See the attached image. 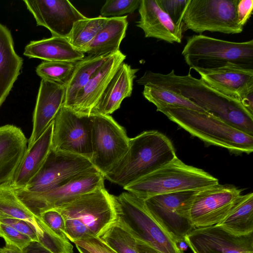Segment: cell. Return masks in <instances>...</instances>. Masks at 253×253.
<instances>
[{
  "label": "cell",
  "mask_w": 253,
  "mask_h": 253,
  "mask_svg": "<svg viewBox=\"0 0 253 253\" xmlns=\"http://www.w3.org/2000/svg\"><path fill=\"white\" fill-rule=\"evenodd\" d=\"M136 82L176 93L207 113L253 136V114L239 100L219 92L201 79L194 77L190 72L186 75H177L174 70L167 74L146 71Z\"/></svg>",
  "instance_id": "obj_1"
},
{
  "label": "cell",
  "mask_w": 253,
  "mask_h": 253,
  "mask_svg": "<svg viewBox=\"0 0 253 253\" xmlns=\"http://www.w3.org/2000/svg\"><path fill=\"white\" fill-rule=\"evenodd\" d=\"M177 156L169 139L155 130L129 138L127 152L104 178L123 188L167 165Z\"/></svg>",
  "instance_id": "obj_2"
},
{
  "label": "cell",
  "mask_w": 253,
  "mask_h": 253,
  "mask_svg": "<svg viewBox=\"0 0 253 253\" xmlns=\"http://www.w3.org/2000/svg\"><path fill=\"white\" fill-rule=\"evenodd\" d=\"M53 210L63 216L66 237L72 242L98 237L116 220L111 194L105 187L81 195Z\"/></svg>",
  "instance_id": "obj_3"
},
{
  "label": "cell",
  "mask_w": 253,
  "mask_h": 253,
  "mask_svg": "<svg viewBox=\"0 0 253 253\" xmlns=\"http://www.w3.org/2000/svg\"><path fill=\"white\" fill-rule=\"evenodd\" d=\"M157 111L207 144L237 154L253 152V136L208 113L181 108H164Z\"/></svg>",
  "instance_id": "obj_4"
},
{
  "label": "cell",
  "mask_w": 253,
  "mask_h": 253,
  "mask_svg": "<svg viewBox=\"0 0 253 253\" xmlns=\"http://www.w3.org/2000/svg\"><path fill=\"white\" fill-rule=\"evenodd\" d=\"M182 55L190 69L194 70L229 66L253 69V40L233 42L194 35L187 38Z\"/></svg>",
  "instance_id": "obj_5"
},
{
  "label": "cell",
  "mask_w": 253,
  "mask_h": 253,
  "mask_svg": "<svg viewBox=\"0 0 253 253\" xmlns=\"http://www.w3.org/2000/svg\"><path fill=\"white\" fill-rule=\"evenodd\" d=\"M219 183L202 169L185 164L177 157L156 171L123 188L144 200L169 193L201 190Z\"/></svg>",
  "instance_id": "obj_6"
},
{
  "label": "cell",
  "mask_w": 253,
  "mask_h": 253,
  "mask_svg": "<svg viewBox=\"0 0 253 253\" xmlns=\"http://www.w3.org/2000/svg\"><path fill=\"white\" fill-rule=\"evenodd\" d=\"M116 221L141 241L160 253H184L174 240L146 210L143 200L129 192L111 195Z\"/></svg>",
  "instance_id": "obj_7"
},
{
  "label": "cell",
  "mask_w": 253,
  "mask_h": 253,
  "mask_svg": "<svg viewBox=\"0 0 253 253\" xmlns=\"http://www.w3.org/2000/svg\"><path fill=\"white\" fill-rule=\"evenodd\" d=\"M104 176L95 167L67 179L58 186L43 192L14 189L16 195L36 215L55 209L83 194L104 187Z\"/></svg>",
  "instance_id": "obj_8"
},
{
  "label": "cell",
  "mask_w": 253,
  "mask_h": 253,
  "mask_svg": "<svg viewBox=\"0 0 253 253\" xmlns=\"http://www.w3.org/2000/svg\"><path fill=\"white\" fill-rule=\"evenodd\" d=\"M239 0H188L183 17L185 30L202 34L205 31L227 34L241 33L237 22Z\"/></svg>",
  "instance_id": "obj_9"
},
{
  "label": "cell",
  "mask_w": 253,
  "mask_h": 253,
  "mask_svg": "<svg viewBox=\"0 0 253 253\" xmlns=\"http://www.w3.org/2000/svg\"><path fill=\"white\" fill-rule=\"evenodd\" d=\"M198 190L184 191L155 195L143 201L151 216L177 245L195 228L190 218V208Z\"/></svg>",
  "instance_id": "obj_10"
},
{
  "label": "cell",
  "mask_w": 253,
  "mask_h": 253,
  "mask_svg": "<svg viewBox=\"0 0 253 253\" xmlns=\"http://www.w3.org/2000/svg\"><path fill=\"white\" fill-rule=\"evenodd\" d=\"M93 166L104 176L127 152L129 138L110 115L91 114Z\"/></svg>",
  "instance_id": "obj_11"
},
{
  "label": "cell",
  "mask_w": 253,
  "mask_h": 253,
  "mask_svg": "<svg viewBox=\"0 0 253 253\" xmlns=\"http://www.w3.org/2000/svg\"><path fill=\"white\" fill-rule=\"evenodd\" d=\"M53 121L51 149L90 160L92 156L91 115L78 113L63 105Z\"/></svg>",
  "instance_id": "obj_12"
},
{
  "label": "cell",
  "mask_w": 253,
  "mask_h": 253,
  "mask_svg": "<svg viewBox=\"0 0 253 253\" xmlns=\"http://www.w3.org/2000/svg\"><path fill=\"white\" fill-rule=\"evenodd\" d=\"M242 190L231 184L214 185L198 190L190 208L195 228L216 225L231 212L241 196Z\"/></svg>",
  "instance_id": "obj_13"
},
{
  "label": "cell",
  "mask_w": 253,
  "mask_h": 253,
  "mask_svg": "<svg viewBox=\"0 0 253 253\" xmlns=\"http://www.w3.org/2000/svg\"><path fill=\"white\" fill-rule=\"evenodd\" d=\"M93 167L86 158L51 148L41 168L23 189L32 192L45 191Z\"/></svg>",
  "instance_id": "obj_14"
},
{
  "label": "cell",
  "mask_w": 253,
  "mask_h": 253,
  "mask_svg": "<svg viewBox=\"0 0 253 253\" xmlns=\"http://www.w3.org/2000/svg\"><path fill=\"white\" fill-rule=\"evenodd\" d=\"M184 241L193 253H253V232L237 235L217 225L195 228Z\"/></svg>",
  "instance_id": "obj_15"
},
{
  "label": "cell",
  "mask_w": 253,
  "mask_h": 253,
  "mask_svg": "<svg viewBox=\"0 0 253 253\" xmlns=\"http://www.w3.org/2000/svg\"><path fill=\"white\" fill-rule=\"evenodd\" d=\"M37 26L47 28L52 37L67 38L74 23L86 18L67 0H24Z\"/></svg>",
  "instance_id": "obj_16"
},
{
  "label": "cell",
  "mask_w": 253,
  "mask_h": 253,
  "mask_svg": "<svg viewBox=\"0 0 253 253\" xmlns=\"http://www.w3.org/2000/svg\"><path fill=\"white\" fill-rule=\"evenodd\" d=\"M66 86L42 79L33 118V130L28 141L31 147L42 135L63 106Z\"/></svg>",
  "instance_id": "obj_17"
},
{
  "label": "cell",
  "mask_w": 253,
  "mask_h": 253,
  "mask_svg": "<svg viewBox=\"0 0 253 253\" xmlns=\"http://www.w3.org/2000/svg\"><path fill=\"white\" fill-rule=\"evenodd\" d=\"M126 55L120 50L110 54L80 91L70 107L80 114L90 115Z\"/></svg>",
  "instance_id": "obj_18"
},
{
  "label": "cell",
  "mask_w": 253,
  "mask_h": 253,
  "mask_svg": "<svg viewBox=\"0 0 253 253\" xmlns=\"http://www.w3.org/2000/svg\"><path fill=\"white\" fill-rule=\"evenodd\" d=\"M195 71L199 73L200 79L211 86L239 101L244 95L253 90V69L229 66Z\"/></svg>",
  "instance_id": "obj_19"
},
{
  "label": "cell",
  "mask_w": 253,
  "mask_h": 253,
  "mask_svg": "<svg viewBox=\"0 0 253 253\" xmlns=\"http://www.w3.org/2000/svg\"><path fill=\"white\" fill-rule=\"evenodd\" d=\"M138 12L140 19L136 26L145 38H153L170 43L181 42L183 28L175 25L159 6L157 0H141Z\"/></svg>",
  "instance_id": "obj_20"
},
{
  "label": "cell",
  "mask_w": 253,
  "mask_h": 253,
  "mask_svg": "<svg viewBox=\"0 0 253 253\" xmlns=\"http://www.w3.org/2000/svg\"><path fill=\"white\" fill-rule=\"evenodd\" d=\"M27 144L20 128L13 125L0 126V184L11 183Z\"/></svg>",
  "instance_id": "obj_21"
},
{
  "label": "cell",
  "mask_w": 253,
  "mask_h": 253,
  "mask_svg": "<svg viewBox=\"0 0 253 253\" xmlns=\"http://www.w3.org/2000/svg\"><path fill=\"white\" fill-rule=\"evenodd\" d=\"M138 69L123 62L119 66L90 114L110 115L120 108L123 100L131 95Z\"/></svg>",
  "instance_id": "obj_22"
},
{
  "label": "cell",
  "mask_w": 253,
  "mask_h": 253,
  "mask_svg": "<svg viewBox=\"0 0 253 253\" xmlns=\"http://www.w3.org/2000/svg\"><path fill=\"white\" fill-rule=\"evenodd\" d=\"M53 127V121L26 150L10 183L14 189L24 188L42 167L51 148Z\"/></svg>",
  "instance_id": "obj_23"
},
{
  "label": "cell",
  "mask_w": 253,
  "mask_h": 253,
  "mask_svg": "<svg viewBox=\"0 0 253 253\" xmlns=\"http://www.w3.org/2000/svg\"><path fill=\"white\" fill-rule=\"evenodd\" d=\"M23 54L29 58H38L45 61L76 62L85 54L75 48L67 38L52 37L30 42L25 47Z\"/></svg>",
  "instance_id": "obj_24"
},
{
  "label": "cell",
  "mask_w": 253,
  "mask_h": 253,
  "mask_svg": "<svg viewBox=\"0 0 253 253\" xmlns=\"http://www.w3.org/2000/svg\"><path fill=\"white\" fill-rule=\"evenodd\" d=\"M23 59L15 52L9 30L0 23V107L20 73Z\"/></svg>",
  "instance_id": "obj_25"
},
{
  "label": "cell",
  "mask_w": 253,
  "mask_h": 253,
  "mask_svg": "<svg viewBox=\"0 0 253 253\" xmlns=\"http://www.w3.org/2000/svg\"><path fill=\"white\" fill-rule=\"evenodd\" d=\"M127 16L109 18L105 25L82 50L89 55H109L120 50L128 26Z\"/></svg>",
  "instance_id": "obj_26"
},
{
  "label": "cell",
  "mask_w": 253,
  "mask_h": 253,
  "mask_svg": "<svg viewBox=\"0 0 253 253\" xmlns=\"http://www.w3.org/2000/svg\"><path fill=\"white\" fill-rule=\"evenodd\" d=\"M15 218L24 220L35 230L37 236L42 232L44 223L19 199L10 183L0 184V219Z\"/></svg>",
  "instance_id": "obj_27"
},
{
  "label": "cell",
  "mask_w": 253,
  "mask_h": 253,
  "mask_svg": "<svg viewBox=\"0 0 253 253\" xmlns=\"http://www.w3.org/2000/svg\"><path fill=\"white\" fill-rule=\"evenodd\" d=\"M85 56L75 62L72 74L66 85L63 105L70 107L80 91L87 84L95 72L110 55Z\"/></svg>",
  "instance_id": "obj_28"
},
{
  "label": "cell",
  "mask_w": 253,
  "mask_h": 253,
  "mask_svg": "<svg viewBox=\"0 0 253 253\" xmlns=\"http://www.w3.org/2000/svg\"><path fill=\"white\" fill-rule=\"evenodd\" d=\"M216 225L237 235L253 232V193L241 195L231 212Z\"/></svg>",
  "instance_id": "obj_29"
},
{
  "label": "cell",
  "mask_w": 253,
  "mask_h": 253,
  "mask_svg": "<svg viewBox=\"0 0 253 253\" xmlns=\"http://www.w3.org/2000/svg\"><path fill=\"white\" fill-rule=\"evenodd\" d=\"M142 94L147 100L156 106L157 110L164 108H181L207 113L187 98L159 86L145 85Z\"/></svg>",
  "instance_id": "obj_30"
},
{
  "label": "cell",
  "mask_w": 253,
  "mask_h": 253,
  "mask_svg": "<svg viewBox=\"0 0 253 253\" xmlns=\"http://www.w3.org/2000/svg\"><path fill=\"white\" fill-rule=\"evenodd\" d=\"M109 19L99 16L79 20L74 23L68 40L75 48L82 51Z\"/></svg>",
  "instance_id": "obj_31"
},
{
  "label": "cell",
  "mask_w": 253,
  "mask_h": 253,
  "mask_svg": "<svg viewBox=\"0 0 253 253\" xmlns=\"http://www.w3.org/2000/svg\"><path fill=\"white\" fill-rule=\"evenodd\" d=\"M116 253H139L134 237L116 221L98 237Z\"/></svg>",
  "instance_id": "obj_32"
},
{
  "label": "cell",
  "mask_w": 253,
  "mask_h": 253,
  "mask_svg": "<svg viewBox=\"0 0 253 253\" xmlns=\"http://www.w3.org/2000/svg\"><path fill=\"white\" fill-rule=\"evenodd\" d=\"M75 66V62L44 61L37 67L36 72L42 79L66 86Z\"/></svg>",
  "instance_id": "obj_33"
},
{
  "label": "cell",
  "mask_w": 253,
  "mask_h": 253,
  "mask_svg": "<svg viewBox=\"0 0 253 253\" xmlns=\"http://www.w3.org/2000/svg\"><path fill=\"white\" fill-rule=\"evenodd\" d=\"M140 1L141 0H107L100 9V16L111 18L133 13L138 8Z\"/></svg>",
  "instance_id": "obj_34"
},
{
  "label": "cell",
  "mask_w": 253,
  "mask_h": 253,
  "mask_svg": "<svg viewBox=\"0 0 253 253\" xmlns=\"http://www.w3.org/2000/svg\"><path fill=\"white\" fill-rule=\"evenodd\" d=\"M188 0H157L160 8L174 24L185 30L183 17Z\"/></svg>",
  "instance_id": "obj_35"
},
{
  "label": "cell",
  "mask_w": 253,
  "mask_h": 253,
  "mask_svg": "<svg viewBox=\"0 0 253 253\" xmlns=\"http://www.w3.org/2000/svg\"><path fill=\"white\" fill-rule=\"evenodd\" d=\"M0 237L4 240L5 243L11 244L22 250L33 241L28 236L0 222Z\"/></svg>",
  "instance_id": "obj_36"
},
{
  "label": "cell",
  "mask_w": 253,
  "mask_h": 253,
  "mask_svg": "<svg viewBox=\"0 0 253 253\" xmlns=\"http://www.w3.org/2000/svg\"><path fill=\"white\" fill-rule=\"evenodd\" d=\"M39 216L55 233L64 239H68L66 235L65 221L59 212L55 210H50L42 212Z\"/></svg>",
  "instance_id": "obj_37"
},
{
  "label": "cell",
  "mask_w": 253,
  "mask_h": 253,
  "mask_svg": "<svg viewBox=\"0 0 253 253\" xmlns=\"http://www.w3.org/2000/svg\"><path fill=\"white\" fill-rule=\"evenodd\" d=\"M92 253H116L98 237H89L73 242Z\"/></svg>",
  "instance_id": "obj_38"
},
{
  "label": "cell",
  "mask_w": 253,
  "mask_h": 253,
  "mask_svg": "<svg viewBox=\"0 0 253 253\" xmlns=\"http://www.w3.org/2000/svg\"><path fill=\"white\" fill-rule=\"evenodd\" d=\"M0 222L10 226L21 233L28 236L33 241H39L35 230L28 222L15 218L2 219H0Z\"/></svg>",
  "instance_id": "obj_39"
},
{
  "label": "cell",
  "mask_w": 253,
  "mask_h": 253,
  "mask_svg": "<svg viewBox=\"0 0 253 253\" xmlns=\"http://www.w3.org/2000/svg\"><path fill=\"white\" fill-rule=\"evenodd\" d=\"M253 0H239L237 6V22L244 27L253 13Z\"/></svg>",
  "instance_id": "obj_40"
},
{
  "label": "cell",
  "mask_w": 253,
  "mask_h": 253,
  "mask_svg": "<svg viewBox=\"0 0 253 253\" xmlns=\"http://www.w3.org/2000/svg\"><path fill=\"white\" fill-rule=\"evenodd\" d=\"M23 251L24 253H52L36 241H32Z\"/></svg>",
  "instance_id": "obj_41"
},
{
  "label": "cell",
  "mask_w": 253,
  "mask_h": 253,
  "mask_svg": "<svg viewBox=\"0 0 253 253\" xmlns=\"http://www.w3.org/2000/svg\"><path fill=\"white\" fill-rule=\"evenodd\" d=\"M240 101L247 110L253 114V90L244 95Z\"/></svg>",
  "instance_id": "obj_42"
},
{
  "label": "cell",
  "mask_w": 253,
  "mask_h": 253,
  "mask_svg": "<svg viewBox=\"0 0 253 253\" xmlns=\"http://www.w3.org/2000/svg\"><path fill=\"white\" fill-rule=\"evenodd\" d=\"M136 243L139 253H160L157 250L141 241L136 240Z\"/></svg>",
  "instance_id": "obj_43"
},
{
  "label": "cell",
  "mask_w": 253,
  "mask_h": 253,
  "mask_svg": "<svg viewBox=\"0 0 253 253\" xmlns=\"http://www.w3.org/2000/svg\"><path fill=\"white\" fill-rule=\"evenodd\" d=\"M0 253H24L23 250L11 244L5 243V245L0 248Z\"/></svg>",
  "instance_id": "obj_44"
},
{
  "label": "cell",
  "mask_w": 253,
  "mask_h": 253,
  "mask_svg": "<svg viewBox=\"0 0 253 253\" xmlns=\"http://www.w3.org/2000/svg\"><path fill=\"white\" fill-rule=\"evenodd\" d=\"M76 246L80 253H92L88 250L80 246L76 245Z\"/></svg>",
  "instance_id": "obj_45"
}]
</instances>
